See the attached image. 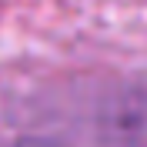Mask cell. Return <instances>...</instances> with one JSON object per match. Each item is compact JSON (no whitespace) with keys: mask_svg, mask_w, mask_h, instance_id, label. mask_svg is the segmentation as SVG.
Returning a JSON list of instances; mask_svg holds the SVG:
<instances>
[{"mask_svg":"<svg viewBox=\"0 0 147 147\" xmlns=\"http://www.w3.org/2000/svg\"><path fill=\"white\" fill-rule=\"evenodd\" d=\"M107 134L114 147H147V94H134L114 107Z\"/></svg>","mask_w":147,"mask_h":147,"instance_id":"1","label":"cell"}]
</instances>
